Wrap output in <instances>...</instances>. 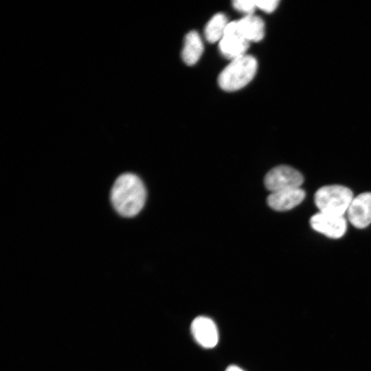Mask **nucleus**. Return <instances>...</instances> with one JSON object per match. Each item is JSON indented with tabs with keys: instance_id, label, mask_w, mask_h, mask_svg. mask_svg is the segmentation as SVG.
I'll list each match as a JSON object with an SVG mask.
<instances>
[{
	"instance_id": "nucleus-1",
	"label": "nucleus",
	"mask_w": 371,
	"mask_h": 371,
	"mask_svg": "<svg viewBox=\"0 0 371 371\" xmlns=\"http://www.w3.org/2000/svg\"><path fill=\"white\" fill-rule=\"evenodd\" d=\"M146 191L142 180L135 175L125 173L115 180L111 201L116 212L124 217H133L143 208Z\"/></svg>"
},
{
	"instance_id": "nucleus-2",
	"label": "nucleus",
	"mask_w": 371,
	"mask_h": 371,
	"mask_svg": "<svg viewBox=\"0 0 371 371\" xmlns=\"http://www.w3.org/2000/svg\"><path fill=\"white\" fill-rule=\"evenodd\" d=\"M257 67L256 59L251 55L245 54L231 60L218 76L220 87L226 91L243 88L254 78Z\"/></svg>"
},
{
	"instance_id": "nucleus-3",
	"label": "nucleus",
	"mask_w": 371,
	"mask_h": 371,
	"mask_svg": "<svg viewBox=\"0 0 371 371\" xmlns=\"http://www.w3.org/2000/svg\"><path fill=\"white\" fill-rule=\"evenodd\" d=\"M353 199L350 189L341 185L325 186L319 188L314 201L320 212L344 216Z\"/></svg>"
},
{
	"instance_id": "nucleus-4",
	"label": "nucleus",
	"mask_w": 371,
	"mask_h": 371,
	"mask_svg": "<svg viewBox=\"0 0 371 371\" xmlns=\"http://www.w3.org/2000/svg\"><path fill=\"white\" fill-rule=\"evenodd\" d=\"M304 182L302 175L289 166H278L270 170L265 175L264 183L266 188L271 192L298 188Z\"/></svg>"
},
{
	"instance_id": "nucleus-5",
	"label": "nucleus",
	"mask_w": 371,
	"mask_h": 371,
	"mask_svg": "<svg viewBox=\"0 0 371 371\" xmlns=\"http://www.w3.org/2000/svg\"><path fill=\"white\" fill-rule=\"evenodd\" d=\"M249 46V42L238 33L236 21L229 22L225 34L219 41L221 53L225 58L232 60L245 55Z\"/></svg>"
},
{
	"instance_id": "nucleus-6",
	"label": "nucleus",
	"mask_w": 371,
	"mask_h": 371,
	"mask_svg": "<svg viewBox=\"0 0 371 371\" xmlns=\"http://www.w3.org/2000/svg\"><path fill=\"white\" fill-rule=\"evenodd\" d=\"M310 225L315 231L331 238H339L344 235L347 223L344 216L318 212L310 219Z\"/></svg>"
},
{
	"instance_id": "nucleus-7",
	"label": "nucleus",
	"mask_w": 371,
	"mask_h": 371,
	"mask_svg": "<svg viewBox=\"0 0 371 371\" xmlns=\"http://www.w3.org/2000/svg\"><path fill=\"white\" fill-rule=\"evenodd\" d=\"M346 213L354 227H368L371 223V192H363L353 198Z\"/></svg>"
},
{
	"instance_id": "nucleus-8",
	"label": "nucleus",
	"mask_w": 371,
	"mask_h": 371,
	"mask_svg": "<svg viewBox=\"0 0 371 371\" xmlns=\"http://www.w3.org/2000/svg\"><path fill=\"white\" fill-rule=\"evenodd\" d=\"M190 329L194 339L202 347L211 348L217 344L218 329L212 319L199 316L192 321Z\"/></svg>"
},
{
	"instance_id": "nucleus-9",
	"label": "nucleus",
	"mask_w": 371,
	"mask_h": 371,
	"mask_svg": "<svg viewBox=\"0 0 371 371\" xmlns=\"http://www.w3.org/2000/svg\"><path fill=\"white\" fill-rule=\"evenodd\" d=\"M304 197L305 192L298 188L271 192L268 196L267 201L273 210L283 212L299 205Z\"/></svg>"
},
{
	"instance_id": "nucleus-10",
	"label": "nucleus",
	"mask_w": 371,
	"mask_h": 371,
	"mask_svg": "<svg viewBox=\"0 0 371 371\" xmlns=\"http://www.w3.org/2000/svg\"><path fill=\"white\" fill-rule=\"evenodd\" d=\"M238 33L247 41L258 42L265 36V23L254 14L246 15L236 21Z\"/></svg>"
},
{
	"instance_id": "nucleus-11",
	"label": "nucleus",
	"mask_w": 371,
	"mask_h": 371,
	"mask_svg": "<svg viewBox=\"0 0 371 371\" xmlns=\"http://www.w3.org/2000/svg\"><path fill=\"white\" fill-rule=\"evenodd\" d=\"M203 52V45L199 34L195 31L188 32L184 38L181 52L183 60L188 65H194Z\"/></svg>"
},
{
	"instance_id": "nucleus-12",
	"label": "nucleus",
	"mask_w": 371,
	"mask_h": 371,
	"mask_svg": "<svg viewBox=\"0 0 371 371\" xmlns=\"http://www.w3.org/2000/svg\"><path fill=\"white\" fill-rule=\"evenodd\" d=\"M227 17L222 13L214 14L207 23L204 34L206 40L210 43H215L223 38L228 24Z\"/></svg>"
},
{
	"instance_id": "nucleus-13",
	"label": "nucleus",
	"mask_w": 371,
	"mask_h": 371,
	"mask_svg": "<svg viewBox=\"0 0 371 371\" xmlns=\"http://www.w3.org/2000/svg\"><path fill=\"white\" fill-rule=\"evenodd\" d=\"M232 5L236 10L245 13L246 15L253 14L256 8V1L254 0H234Z\"/></svg>"
},
{
	"instance_id": "nucleus-14",
	"label": "nucleus",
	"mask_w": 371,
	"mask_h": 371,
	"mask_svg": "<svg viewBox=\"0 0 371 371\" xmlns=\"http://www.w3.org/2000/svg\"><path fill=\"white\" fill-rule=\"evenodd\" d=\"M279 3L278 0L256 1V8L268 13L273 12L277 8Z\"/></svg>"
},
{
	"instance_id": "nucleus-15",
	"label": "nucleus",
	"mask_w": 371,
	"mask_h": 371,
	"mask_svg": "<svg viewBox=\"0 0 371 371\" xmlns=\"http://www.w3.org/2000/svg\"><path fill=\"white\" fill-rule=\"evenodd\" d=\"M225 371H244L242 368H239L237 366L232 365L227 368Z\"/></svg>"
}]
</instances>
